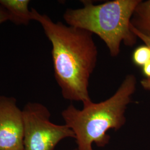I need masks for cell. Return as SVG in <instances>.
Masks as SVG:
<instances>
[{
    "label": "cell",
    "instance_id": "cell-5",
    "mask_svg": "<svg viewBox=\"0 0 150 150\" xmlns=\"http://www.w3.org/2000/svg\"><path fill=\"white\" fill-rule=\"evenodd\" d=\"M23 113L13 97L0 95V150H23Z\"/></svg>",
    "mask_w": 150,
    "mask_h": 150
},
{
    "label": "cell",
    "instance_id": "cell-1",
    "mask_svg": "<svg viewBox=\"0 0 150 150\" xmlns=\"http://www.w3.org/2000/svg\"><path fill=\"white\" fill-rule=\"evenodd\" d=\"M32 20L39 22L52 44L55 79L62 97L83 105L91 102L88 87L96 66L98 51L93 33L78 27L54 22L31 8Z\"/></svg>",
    "mask_w": 150,
    "mask_h": 150
},
{
    "label": "cell",
    "instance_id": "cell-13",
    "mask_svg": "<svg viewBox=\"0 0 150 150\" xmlns=\"http://www.w3.org/2000/svg\"><path fill=\"white\" fill-rule=\"evenodd\" d=\"M78 150V149H77V148H76V149H74V150Z\"/></svg>",
    "mask_w": 150,
    "mask_h": 150
},
{
    "label": "cell",
    "instance_id": "cell-2",
    "mask_svg": "<svg viewBox=\"0 0 150 150\" xmlns=\"http://www.w3.org/2000/svg\"><path fill=\"white\" fill-rule=\"evenodd\" d=\"M136 78L126 75L117 91L107 100L91 101L80 110L71 104L61 113L67 125L74 133L78 150H93V144L99 147L108 144L107 132L117 131L126 123L125 113L136 88Z\"/></svg>",
    "mask_w": 150,
    "mask_h": 150
},
{
    "label": "cell",
    "instance_id": "cell-9",
    "mask_svg": "<svg viewBox=\"0 0 150 150\" xmlns=\"http://www.w3.org/2000/svg\"><path fill=\"white\" fill-rule=\"evenodd\" d=\"M130 29L132 31V32H133L137 36V38H139V39H141L144 42L145 45L150 47V38L145 36L141 33L139 32L137 30H136L134 28V27H132L131 25H130Z\"/></svg>",
    "mask_w": 150,
    "mask_h": 150
},
{
    "label": "cell",
    "instance_id": "cell-4",
    "mask_svg": "<svg viewBox=\"0 0 150 150\" xmlns=\"http://www.w3.org/2000/svg\"><path fill=\"white\" fill-rule=\"evenodd\" d=\"M22 111L25 123L23 150H54L62 140L75 139L74 133L67 125L51 121V113L42 103L28 102Z\"/></svg>",
    "mask_w": 150,
    "mask_h": 150
},
{
    "label": "cell",
    "instance_id": "cell-3",
    "mask_svg": "<svg viewBox=\"0 0 150 150\" xmlns=\"http://www.w3.org/2000/svg\"><path fill=\"white\" fill-rule=\"evenodd\" d=\"M141 0H113L100 5L81 1L83 7L66 10L64 18L67 25L96 34L105 43L110 55L117 57L122 43L132 47L137 36L130 29L132 17Z\"/></svg>",
    "mask_w": 150,
    "mask_h": 150
},
{
    "label": "cell",
    "instance_id": "cell-6",
    "mask_svg": "<svg viewBox=\"0 0 150 150\" xmlns=\"http://www.w3.org/2000/svg\"><path fill=\"white\" fill-rule=\"evenodd\" d=\"M29 0H0V5L7 11L9 21L16 25H27L32 20L28 9Z\"/></svg>",
    "mask_w": 150,
    "mask_h": 150
},
{
    "label": "cell",
    "instance_id": "cell-10",
    "mask_svg": "<svg viewBox=\"0 0 150 150\" xmlns=\"http://www.w3.org/2000/svg\"><path fill=\"white\" fill-rule=\"evenodd\" d=\"M9 21V16L5 9L0 5V24Z\"/></svg>",
    "mask_w": 150,
    "mask_h": 150
},
{
    "label": "cell",
    "instance_id": "cell-12",
    "mask_svg": "<svg viewBox=\"0 0 150 150\" xmlns=\"http://www.w3.org/2000/svg\"><path fill=\"white\" fill-rule=\"evenodd\" d=\"M142 87L146 90L150 91V79H144L141 81Z\"/></svg>",
    "mask_w": 150,
    "mask_h": 150
},
{
    "label": "cell",
    "instance_id": "cell-8",
    "mask_svg": "<svg viewBox=\"0 0 150 150\" xmlns=\"http://www.w3.org/2000/svg\"><path fill=\"white\" fill-rule=\"evenodd\" d=\"M132 60L136 65L143 67L150 60V47L145 45L136 48L132 54Z\"/></svg>",
    "mask_w": 150,
    "mask_h": 150
},
{
    "label": "cell",
    "instance_id": "cell-7",
    "mask_svg": "<svg viewBox=\"0 0 150 150\" xmlns=\"http://www.w3.org/2000/svg\"><path fill=\"white\" fill-rule=\"evenodd\" d=\"M131 25L139 32L150 38V0H141L134 10Z\"/></svg>",
    "mask_w": 150,
    "mask_h": 150
},
{
    "label": "cell",
    "instance_id": "cell-11",
    "mask_svg": "<svg viewBox=\"0 0 150 150\" xmlns=\"http://www.w3.org/2000/svg\"><path fill=\"white\" fill-rule=\"evenodd\" d=\"M143 73L147 79H150V60L142 67Z\"/></svg>",
    "mask_w": 150,
    "mask_h": 150
}]
</instances>
